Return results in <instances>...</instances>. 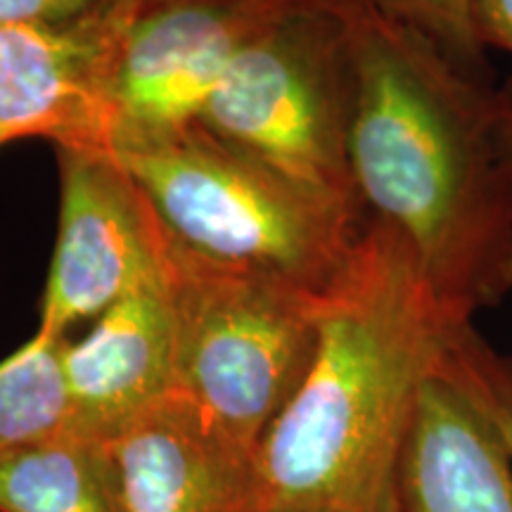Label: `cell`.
<instances>
[{
    "instance_id": "1",
    "label": "cell",
    "mask_w": 512,
    "mask_h": 512,
    "mask_svg": "<svg viewBox=\"0 0 512 512\" xmlns=\"http://www.w3.org/2000/svg\"><path fill=\"white\" fill-rule=\"evenodd\" d=\"M358 200L411 247L460 323L512 292V147L498 93L377 5L349 19Z\"/></svg>"
},
{
    "instance_id": "2",
    "label": "cell",
    "mask_w": 512,
    "mask_h": 512,
    "mask_svg": "<svg viewBox=\"0 0 512 512\" xmlns=\"http://www.w3.org/2000/svg\"><path fill=\"white\" fill-rule=\"evenodd\" d=\"M463 325L387 223L318 290L316 351L256 451V512H394L422 387Z\"/></svg>"
},
{
    "instance_id": "3",
    "label": "cell",
    "mask_w": 512,
    "mask_h": 512,
    "mask_svg": "<svg viewBox=\"0 0 512 512\" xmlns=\"http://www.w3.org/2000/svg\"><path fill=\"white\" fill-rule=\"evenodd\" d=\"M112 159L169 240L214 266L323 290L361 233L356 209L306 195L200 124L121 131Z\"/></svg>"
},
{
    "instance_id": "4",
    "label": "cell",
    "mask_w": 512,
    "mask_h": 512,
    "mask_svg": "<svg viewBox=\"0 0 512 512\" xmlns=\"http://www.w3.org/2000/svg\"><path fill=\"white\" fill-rule=\"evenodd\" d=\"M176 389L256 458L316 351L318 290L197 259L169 240Z\"/></svg>"
},
{
    "instance_id": "5",
    "label": "cell",
    "mask_w": 512,
    "mask_h": 512,
    "mask_svg": "<svg viewBox=\"0 0 512 512\" xmlns=\"http://www.w3.org/2000/svg\"><path fill=\"white\" fill-rule=\"evenodd\" d=\"M351 17L318 5L247 43L197 124L306 195L358 209L347 157Z\"/></svg>"
},
{
    "instance_id": "6",
    "label": "cell",
    "mask_w": 512,
    "mask_h": 512,
    "mask_svg": "<svg viewBox=\"0 0 512 512\" xmlns=\"http://www.w3.org/2000/svg\"><path fill=\"white\" fill-rule=\"evenodd\" d=\"M318 5L335 8L328 0H181L133 15L114 53L121 131L197 124L240 48Z\"/></svg>"
},
{
    "instance_id": "7",
    "label": "cell",
    "mask_w": 512,
    "mask_h": 512,
    "mask_svg": "<svg viewBox=\"0 0 512 512\" xmlns=\"http://www.w3.org/2000/svg\"><path fill=\"white\" fill-rule=\"evenodd\" d=\"M169 271V235L112 157L62 152L60 233L38 337L62 339Z\"/></svg>"
},
{
    "instance_id": "8",
    "label": "cell",
    "mask_w": 512,
    "mask_h": 512,
    "mask_svg": "<svg viewBox=\"0 0 512 512\" xmlns=\"http://www.w3.org/2000/svg\"><path fill=\"white\" fill-rule=\"evenodd\" d=\"M136 12L126 0L69 24L0 22V128L48 138L62 152L112 157L124 128L114 53Z\"/></svg>"
},
{
    "instance_id": "9",
    "label": "cell",
    "mask_w": 512,
    "mask_h": 512,
    "mask_svg": "<svg viewBox=\"0 0 512 512\" xmlns=\"http://www.w3.org/2000/svg\"><path fill=\"white\" fill-rule=\"evenodd\" d=\"M119 512H256L254 456L171 392L100 439Z\"/></svg>"
},
{
    "instance_id": "10",
    "label": "cell",
    "mask_w": 512,
    "mask_h": 512,
    "mask_svg": "<svg viewBox=\"0 0 512 512\" xmlns=\"http://www.w3.org/2000/svg\"><path fill=\"white\" fill-rule=\"evenodd\" d=\"M67 430L107 439L176 389V316L169 271L112 304L79 342L64 337Z\"/></svg>"
},
{
    "instance_id": "11",
    "label": "cell",
    "mask_w": 512,
    "mask_h": 512,
    "mask_svg": "<svg viewBox=\"0 0 512 512\" xmlns=\"http://www.w3.org/2000/svg\"><path fill=\"white\" fill-rule=\"evenodd\" d=\"M394 512H512L501 434L439 366L422 387L403 448Z\"/></svg>"
},
{
    "instance_id": "12",
    "label": "cell",
    "mask_w": 512,
    "mask_h": 512,
    "mask_svg": "<svg viewBox=\"0 0 512 512\" xmlns=\"http://www.w3.org/2000/svg\"><path fill=\"white\" fill-rule=\"evenodd\" d=\"M0 512H119L100 439L62 427L0 458Z\"/></svg>"
},
{
    "instance_id": "13",
    "label": "cell",
    "mask_w": 512,
    "mask_h": 512,
    "mask_svg": "<svg viewBox=\"0 0 512 512\" xmlns=\"http://www.w3.org/2000/svg\"><path fill=\"white\" fill-rule=\"evenodd\" d=\"M62 342L34 335L0 361V458L67 425Z\"/></svg>"
},
{
    "instance_id": "14",
    "label": "cell",
    "mask_w": 512,
    "mask_h": 512,
    "mask_svg": "<svg viewBox=\"0 0 512 512\" xmlns=\"http://www.w3.org/2000/svg\"><path fill=\"white\" fill-rule=\"evenodd\" d=\"M439 370L494 422L512 467V356L491 347L475 325L463 323L448 335Z\"/></svg>"
},
{
    "instance_id": "15",
    "label": "cell",
    "mask_w": 512,
    "mask_h": 512,
    "mask_svg": "<svg viewBox=\"0 0 512 512\" xmlns=\"http://www.w3.org/2000/svg\"><path fill=\"white\" fill-rule=\"evenodd\" d=\"M475 0H382L387 15L425 36L463 72L482 79L484 48L472 24Z\"/></svg>"
},
{
    "instance_id": "16",
    "label": "cell",
    "mask_w": 512,
    "mask_h": 512,
    "mask_svg": "<svg viewBox=\"0 0 512 512\" xmlns=\"http://www.w3.org/2000/svg\"><path fill=\"white\" fill-rule=\"evenodd\" d=\"M110 0H0L3 24H69L105 8Z\"/></svg>"
},
{
    "instance_id": "17",
    "label": "cell",
    "mask_w": 512,
    "mask_h": 512,
    "mask_svg": "<svg viewBox=\"0 0 512 512\" xmlns=\"http://www.w3.org/2000/svg\"><path fill=\"white\" fill-rule=\"evenodd\" d=\"M472 24L482 48L512 55V0H475Z\"/></svg>"
},
{
    "instance_id": "18",
    "label": "cell",
    "mask_w": 512,
    "mask_h": 512,
    "mask_svg": "<svg viewBox=\"0 0 512 512\" xmlns=\"http://www.w3.org/2000/svg\"><path fill=\"white\" fill-rule=\"evenodd\" d=\"M128 5H131L133 10H136V15H140L143 12V8H147V5H166V3H181V0H126ZM330 5H335L337 10L347 12V15H354V12L363 10V8H370V5H375L377 0H328Z\"/></svg>"
},
{
    "instance_id": "19",
    "label": "cell",
    "mask_w": 512,
    "mask_h": 512,
    "mask_svg": "<svg viewBox=\"0 0 512 512\" xmlns=\"http://www.w3.org/2000/svg\"><path fill=\"white\" fill-rule=\"evenodd\" d=\"M498 107H501V128L503 136L512 147V88L498 93Z\"/></svg>"
},
{
    "instance_id": "20",
    "label": "cell",
    "mask_w": 512,
    "mask_h": 512,
    "mask_svg": "<svg viewBox=\"0 0 512 512\" xmlns=\"http://www.w3.org/2000/svg\"><path fill=\"white\" fill-rule=\"evenodd\" d=\"M12 140H19L17 136H12L10 131H5V128H0V147L3 145H8V143H12Z\"/></svg>"
}]
</instances>
